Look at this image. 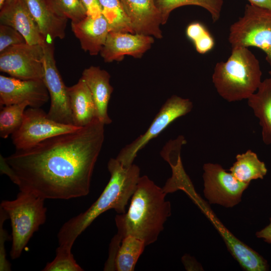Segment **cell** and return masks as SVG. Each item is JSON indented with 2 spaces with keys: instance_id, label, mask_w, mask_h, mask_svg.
<instances>
[{
  "instance_id": "1",
  "label": "cell",
  "mask_w": 271,
  "mask_h": 271,
  "mask_svg": "<svg viewBox=\"0 0 271 271\" xmlns=\"http://www.w3.org/2000/svg\"><path fill=\"white\" fill-rule=\"evenodd\" d=\"M104 125L95 118L75 131L17 150L5 158L14 172L11 181L20 191L44 199L86 196L104 141Z\"/></svg>"
},
{
  "instance_id": "2",
  "label": "cell",
  "mask_w": 271,
  "mask_h": 271,
  "mask_svg": "<svg viewBox=\"0 0 271 271\" xmlns=\"http://www.w3.org/2000/svg\"><path fill=\"white\" fill-rule=\"evenodd\" d=\"M166 194L147 176L140 177L127 212L115 217L117 228L115 236L121 240L133 236L143 240L146 246L156 241L171 215Z\"/></svg>"
},
{
  "instance_id": "3",
  "label": "cell",
  "mask_w": 271,
  "mask_h": 271,
  "mask_svg": "<svg viewBox=\"0 0 271 271\" xmlns=\"http://www.w3.org/2000/svg\"><path fill=\"white\" fill-rule=\"evenodd\" d=\"M107 168L110 178L104 190L87 210L62 226L57 235L59 245L72 248L77 238L97 217L109 209H114L118 214L126 212V206L141 177L140 169L134 164L124 167L116 158L109 160Z\"/></svg>"
},
{
  "instance_id": "4",
  "label": "cell",
  "mask_w": 271,
  "mask_h": 271,
  "mask_svg": "<svg viewBox=\"0 0 271 271\" xmlns=\"http://www.w3.org/2000/svg\"><path fill=\"white\" fill-rule=\"evenodd\" d=\"M259 61L246 47L232 48L227 60L216 63L212 82L219 95L228 102L247 99L261 82Z\"/></svg>"
},
{
  "instance_id": "5",
  "label": "cell",
  "mask_w": 271,
  "mask_h": 271,
  "mask_svg": "<svg viewBox=\"0 0 271 271\" xmlns=\"http://www.w3.org/2000/svg\"><path fill=\"white\" fill-rule=\"evenodd\" d=\"M45 199L33 193L21 191L13 200H3L0 208L10 219L12 229V259L20 256L24 248L40 226L46 220Z\"/></svg>"
},
{
  "instance_id": "6",
  "label": "cell",
  "mask_w": 271,
  "mask_h": 271,
  "mask_svg": "<svg viewBox=\"0 0 271 271\" xmlns=\"http://www.w3.org/2000/svg\"><path fill=\"white\" fill-rule=\"evenodd\" d=\"M231 47H257L271 67V10L247 4L244 14L230 27Z\"/></svg>"
},
{
  "instance_id": "7",
  "label": "cell",
  "mask_w": 271,
  "mask_h": 271,
  "mask_svg": "<svg viewBox=\"0 0 271 271\" xmlns=\"http://www.w3.org/2000/svg\"><path fill=\"white\" fill-rule=\"evenodd\" d=\"M193 106L190 99L175 95L172 96L161 107L147 131L123 148L117 156L116 160L124 167L131 165L141 150L173 121L189 113Z\"/></svg>"
},
{
  "instance_id": "8",
  "label": "cell",
  "mask_w": 271,
  "mask_h": 271,
  "mask_svg": "<svg viewBox=\"0 0 271 271\" xmlns=\"http://www.w3.org/2000/svg\"><path fill=\"white\" fill-rule=\"evenodd\" d=\"M80 128L54 121L40 108L30 107L25 110L22 123L12 134V139L17 150L26 149L48 138Z\"/></svg>"
},
{
  "instance_id": "9",
  "label": "cell",
  "mask_w": 271,
  "mask_h": 271,
  "mask_svg": "<svg viewBox=\"0 0 271 271\" xmlns=\"http://www.w3.org/2000/svg\"><path fill=\"white\" fill-rule=\"evenodd\" d=\"M0 70L22 80H43V45L24 43L0 53Z\"/></svg>"
},
{
  "instance_id": "10",
  "label": "cell",
  "mask_w": 271,
  "mask_h": 271,
  "mask_svg": "<svg viewBox=\"0 0 271 271\" xmlns=\"http://www.w3.org/2000/svg\"><path fill=\"white\" fill-rule=\"evenodd\" d=\"M203 170L204 195L210 204L232 208L241 202L249 184L238 181L218 164L205 163Z\"/></svg>"
},
{
  "instance_id": "11",
  "label": "cell",
  "mask_w": 271,
  "mask_h": 271,
  "mask_svg": "<svg viewBox=\"0 0 271 271\" xmlns=\"http://www.w3.org/2000/svg\"><path fill=\"white\" fill-rule=\"evenodd\" d=\"M44 48L43 81L48 91L51 104L48 117L56 122L74 125L68 87L59 72L54 58L53 45L46 42Z\"/></svg>"
},
{
  "instance_id": "12",
  "label": "cell",
  "mask_w": 271,
  "mask_h": 271,
  "mask_svg": "<svg viewBox=\"0 0 271 271\" xmlns=\"http://www.w3.org/2000/svg\"><path fill=\"white\" fill-rule=\"evenodd\" d=\"M49 97L43 80H22L0 76L1 106L27 102L31 107L40 108Z\"/></svg>"
},
{
  "instance_id": "13",
  "label": "cell",
  "mask_w": 271,
  "mask_h": 271,
  "mask_svg": "<svg viewBox=\"0 0 271 271\" xmlns=\"http://www.w3.org/2000/svg\"><path fill=\"white\" fill-rule=\"evenodd\" d=\"M151 36L110 31L100 54L105 62L120 61L125 55L141 58L154 43Z\"/></svg>"
},
{
  "instance_id": "14",
  "label": "cell",
  "mask_w": 271,
  "mask_h": 271,
  "mask_svg": "<svg viewBox=\"0 0 271 271\" xmlns=\"http://www.w3.org/2000/svg\"><path fill=\"white\" fill-rule=\"evenodd\" d=\"M0 9L1 24L16 29L27 43L43 45L47 42L40 33L25 0H7Z\"/></svg>"
},
{
  "instance_id": "15",
  "label": "cell",
  "mask_w": 271,
  "mask_h": 271,
  "mask_svg": "<svg viewBox=\"0 0 271 271\" xmlns=\"http://www.w3.org/2000/svg\"><path fill=\"white\" fill-rule=\"evenodd\" d=\"M134 33L162 38L161 15L155 0H120Z\"/></svg>"
},
{
  "instance_id": "16",
  "label": "cell",
  "mask_w": 271,
  "mask_h": 271,
  "mask_svg": "<svg viewBox=\"0 0 271 271\" xmlns=\"http://www.w3.org/2000/svg\"><path fill=\"white\" fill-rule=\"evenodd\" d=\"M42 36L46 41L65 36L68 19L59 13L50 0H25Z\"/></svg>"
},
{
  "instance_id": "17",
  "label": "cell",
  "mask_w": 271,
  "mask_h": 271,
  "mask_svg": "<svg viewBox=\"0 0 271 271\" xmlns=\"http://www.w3.org/2000/svg\"><path fill=\"white\" fill-rule=\"evenodd\" d=\"M81 78L85 81L95 104L96 118L104 124L111 123L108 114V105L113 87L110 84V76L99 67L91 66L84 70Z\"/></svg>"
},
{
  "instance_id": "18",
  "label": "cell",
  "mask_w": 271,
  "mask_h": 271,
  "mask_svg": "<svg viewBox=\"0 0 271 271\" xmlns=\"http://www.w3.org/2000/svg\"><path fill=\"white\" fill-rule=\"evenodd\" d=\"M71 29L81 48L92 56L100 53L110 32L107 22L102 15L96 18L87 16L79 22H71Z\"/></svg>"
},
{
  "instance_id": "19",
  "label": "cell",
  "mask_w": 271,
  "mask_h": 271,
  "mask_svg": "<svg viewBox=\"0 0 271 271\" xmlns=\"http://www.w3.org/2000/svg\"><path fill=\"white\" fill-rule=\"evenodd\" d=\"M211 220L215 226L232 256L241 267L247 271H266L268 264L259 253L234 236L213 217Z\"/></svg>"
},
{
  "instance_id": "20",
  "label": "cell",
  "mask_w": 271,
  "mask_h": 271,
  "mask_svg": "<svg viewBox=\"0 0 271 271\" xmlns=\"http://www.w3.org/2000/svg\"><path fill=\"white\" fill-rule=\"evenodd\" d=\"M68 92L74 125L85 126L96 118L92 94L81 77L75 84L68 87Z\"/></svg>"
},
{
  "instance_id": "21",
  "label": "cell",
  "mask_w": 271,
  "mask_h": 271,
  "mask_svg": "<svg viewBox=\"0 0 271 271\" xmlns=\"http://www.w3.org/2000/svg\"><path fill=\"white\" fill-rule=\"evenodd\" d=\"M145 246L144 242L136 237H123L116 248L109 252L104 270H134Z\"/></svg>"
},
{
  "instance_id": "22",
  "label": "cell",
  "mask_w": 271,
  "mask_h": 271,
  "mask_svg": "<svg viewBox=\"0 0 271 271\" xmlns=\"http://www.w3.org/2000/svg\"><path fill=\"white\" fill-rule=\"evenodd\" d=\"M247 100L259 120L263 142L271 145V77L262 81L257 91Z\"/></svg>"
},
{
  "instance_id": "23",
  "label": "cell",
  "mask_w": 271,
  "mask_h": 271,
  "mask_svg": "<svg viewBox=\"0 0 271 271\" xmlns=\"http://www.w3.org/2000/svg\"><path fill=\"white\" fill-rule=\"evenodd\" d=\"M236 161L229 171L238 181L249 184L252 180L263 179L267 173L263 162L250 150L236 156Z\"/></svg>"
},
{
  "instance_id": "24",
  "label": "cell",
  "mask_w": 271,
  "mask_h": 271,
  "mask_svg": "<svg viewBox=\"0 0 271 271\" xmlns=\"http://www.w3.org/2000/svg\"><path fill=\"white\" fill-rule=\"evenodd\" d=\"M155 3L161 15L162 25L167 22L172 11L187 5L197 6L206 9L215 23L220 17L223 0H155Z\"/></svg>"
},
{
  "instance_id": "25",
  "label": "cell",
  "mask_w": 271,
  "mask_h": 271,
  "mask_svg": "<svg viewBox=\"0 0 271 271\" xmlns=\"http://www.w3.org/2000/svg\"><path fill=\"white\" fill-rule=\"evenodd\" d=\"M110 31L134 33L120 0H99Z\"/></svg>"
},
{
  "instance_id": "26",
  "label": "cell",
  "mask_w": 271,
  "mask_h": 271,
  "mask_svg": "<svg viewBox=\"0 0 271 271\" xmlns=\"http://www.w3.org/2000/svg\"><path fill=\"white\" fill-rule=\"evenodd\" d=\"M27 102L3 106L0 112V137L7 138L21 126Z\"/></svg>"
},
{
  "instance_id": "27",
  "label": "cell",
  "mask_w": 271,
  "mask_h": 271,
  "mask_svg": "<svg viewBox=\"0 0 271 271\" xmlns=\"http://www.w3.org/2000/svg\"><path fill=\"white\" fill-rule=\"evenodd\" d=\"M44 271H82L83 268L76 262L71 252V248L59 245L56 249V257L48 262Z\"/></svg>"
},
{
  "instance_id": "28",
  "label": "cell",
  "mask_w": 271,
  "mask_h": 271,
  "mask_svg": "<svg viewBox=\"0 0 271 271\" xmlns=\"http://www.w3.org/2000/svg\"><path fill=\"white\" fill-rule=\"evenodd\" d=\"M54 9L71 22H78L87 16L81 0H50Z\"/></svg>"
},
{
  "instance_id": "29",
  "label": "cell",
  "mask_w": 271,
  "mask_h": 271,
  "mask_svg": "<svg viewBox=\"0 0 271 271\" xmlns=\"http://www.w3.org/2000/svg\"><path fill=\"white\" fill-rule=\"evenodd\" d=\"M27 43L24 36L11 26L0 25V53L17 44Z\"/></svg>"
},
{
  "instance_id": "30",
  "label": "cell",
  "mask_w": 271,
  "mask_h": 271,
  "mask_svg": "<svg viewBox=\"0 0 271 271\" xmlns=\"http://www.w3.org/2000/svg\"><path fill=\"white\" fill-rule=\"evenodd\" d=\"M9 217L4 210L0 208V270H11V264L7 259L5 243L8 237L7 231L4 228V221Z\"/></svg>"
},
{
  "instance_id": "31",
  "label": "cell",
  "mask_w": 271,
  "mask_h": 271,
  "mask_svg": "<svg viewBox=\"0 0 271 271\" xmlns=\"http://www.w3.org/2000/svg\"><path fill=\"white\" fill-rule=\"evenodd\" d=\"M196 50L201 54L210 51L214 47L215 41L213 37L208 31L201 37L193 42Z\"/></svg>"
},
{
  "instance_id": "32",
  "label": "cell",
  "mask_w": 271,
  "mask_h": 271,
  "mask_svg": "<svg viewBox=\"0 0 271 271\" xmlns=\"http://www.w3.org/2000/svg\"><path fill=\"white\" fill-rule=\"evenodd\" d=\"M208 31L202 23L196 22L192 23L187 26L186 33L187 37L194 42Z\"/></svg>"
},
{
  "instance_id": "33",
  "label": "cell",
  "mask_w": 271,
  "mask_h": 271,
  "mask_svg": "<svg viewBox=\"0 0 271 271\" xmlns=\"http://www.w3.org/2000/svg\"><path fill=\"white\" fill-rule=\"evenodd\" d=\"M88 17L96 18L102 15L99 0H81Z\"/></svg>"
},
{
  "instance_id": "34",
  "label": "cell",
  "mask_w": 271,
  "mask_h": 271,
  "mask_svg": "<svg viewBox=\"0 0 271 271\" xmlns=\"http://www.w3.org/2000/svg\"><path fill=\"white\" fill-rule=\"evenodd\" d=\"M182 262L187 270H203L201 265L193 257L185 254L182 257Z\"/></svg>"
},
{
  "instance_id": "35",
  "label": "cell",
  "mask_w": 271,
  "mask_h": 271,
  "mask_svg": "<svg viewBox=\"0 0 271 271\" xmlns=\"http://www.w3.org/2000/svg\"><path fill=\"white\" fill-rule=\"evenodd\" d=\"M255 235L257 238H261L265 242L271 244V217L268 225L256 232Z\"/></svg>"
},
{
  "instance_id": "36",
  "label": "cell",
  "mask_w": 271,
  "mask_h": 271,
  "mask_svg": "<svg viewBox=\"0 0 271 271\" xmlns=\"http://www.w3.org/2000/svg\"><path fill=\"white\" fill-rule=\"evenodd\" d=\"M250 4L259 7L271 10V0H248Z\"/></svg>"
},
{
  "instance_id": "37",
  "label": "cell",
  "mask_w": 271,
  "mask_h": 271,
  "mask_svg": "<svg viewBox=\"0 0 271 271\" xmlns=\"http://www.w3.org/2000/svg\"><path fill=\"white\" fill-rule=\"evenodd\" d=\"M7 0H0V8L3 6L4 3Z\"/></svg>"
},
{
  "instance_id": "38",
  "label": "cell",
  "mask_w": 271,
  "mask_h": 271,
  "mask_svg": "<svg viewBox=\"0 0 271 271\" xmlns=\"http://www.w3.org/2000/svg\"><path fill=\"white\" fill-rule=\"evenodd\" d=\"M269 75L270 76V77H271V70L270 71H269Z\"/></svg>"
}]
</instances>
